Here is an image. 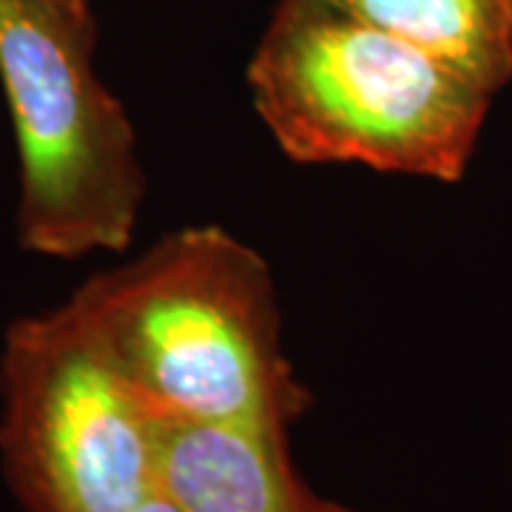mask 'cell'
Wrapping results in <instances>:
<instances>
[{
  "instance_id": "1",
  "label": "cell",
  "mask_w": 512,
  "mask_h": 512,
  "mask_svg": "<svg viewBox=\"0 0 512 512\" xmlns=\"http://www.w3.org/2000/svg\"><path fill=\"white\" fill-rule=\"evenodd\" d=\"M69 305L157 421L291 430L311 404L282 350L271 268L225 228L171 231Z\"/></svg>"
},
{
  "instance_id": "2",
  "label": "cell",
  "mask_w": 512,
  "mask_h": 512,
  "mask_svg": "<svg viewBox=\"0 0 512 512\" xmlns=\"http://www.w3.org/2000/svg\"><path fill=\"white\" fill-rule=\"evenodd\" d=\"M259 120L302 165L461 183L495 94L325 0H279L248 63Z\"/></svg>"
},
{
  "instance_id": "3",
  "label": "cell",
  "mask_w": 512,
  "mask_h": 512,
  "mask_svg": "<svg viewBox=\"0 0 512 512\" xmlns=\"http://www.w3.org/2000/svg\"><path fill=\"white\" fill-rule=\"evenodd\" d=\"M89 0H0V86L20 160L18 239L80 259L126 251L146 197L137 131L94 69Z\"/></svg>"
},
{
  "instance_id": "4",
  "label": "cell",
  "mask_w": 512,
  "mask_h": 512,
  "mask_svg": "<svg viewBox=\"0 0 512 512\" xmlns=\"http://www.w3.org/2000/svg\"><path fill=\"white\" fill-rule=\"evenodd\" d=\"M0 399L29 512H134L157 493V419L69 302L6 330Z\"/></svg>"
},
{
  "instance_id": "5",
  "label": "cell",
  "mask_w": 512,
  "mask_h": 512,
  "mask_svg": "<svg viewBox=\"0 0 512 512\" xmlns=\"http://www.w3.org/2000/svg\"><path fill=\"white\" fill-rule=\"evenodd\" d=\"M157 490L180 512H316L288 430L157 421Z\"/></svg>"
},
{
  "instance_id": "6",
  "label": "cell",
  "mask_w": 512,
  "mask_h": 512,
  "mask_svg": "<svg viewBox=\"0 0 512 512\" xmlns=\"http://www.w3.org/2000/svg\"><path fill=\"white\" fill-rule=\"evenodd\" d=\"M439 57L490 94L512 80V0H325Z\"/></svg>"
},
{
  "instance_id": "7",
  "label": "cell",
  "mask_w": 512,
  "mask_h": 512,
  "mask_svg": "<svg viewBox=\"0 0 512 512\" xmlns=\"http://www.w3.org/2000/svg\"><path fill=\"white\" fill-rule=\"evenodd\" d=\"M134 512H180V510H177V507H174V504H171V501L157 490V493L151 495V498H146V501H143V504H140Z\"/></svg>"
},
{
  "instance_id": "8",
  "label": "cell",
  "mask_w": 512,
  "mask_h": 512,
  "mask_svg": "<svg viewBox=\"0 0 512 512\" xmlns=\"http://www.w3.org/2000/svg\"><path fill=\"white\" fill-rule=\"evenodd\" d=\"M316 512H353L345 504H336V501H328V498H322L319 495V501H316Z\"/></svg>"
}]
</instances>
